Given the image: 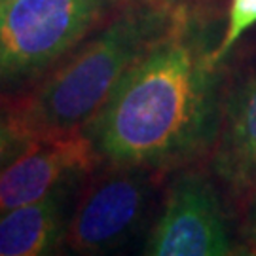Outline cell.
I'll list each match as a JSON object with an SVG mask.
<instances>
[{
    "label": "cell",
    "mask_w": 256,
    "mask_h": 256,
    "mask_svg": "<svg viewBox=\"0 0 256 256\" xmlns=\"http://www.w3.org/2000/svg\"><path fill=\"white\" fill-rule=\"evenodd\" d=\"M116 0H14L0 8V92L23 95L82 44Z\"/></svg>",
    "instance_id": "cell-3"
},
{
    "label": "cell",
    "mask_w": 256,
    "mask_h": 256,
    "mask_svg": "<svg viewBox=\"0 0 256 256\" xmlns=\"http://www.w3.org/2000/svg\"><path fill=\"white\" fill-rule=\"evenodd\" d=\"M214 174L200 164L167 174L164 196L142 252L150 256H228L239 241L220 198Z\"/></svg>",
    "instance_id": "cell-5"
},
{
    "label": "cell",
    "mask_w": 256,
    "mask_h": 256,
    "mask_svg": "<svg viewBox=\"0 0 256 256\" xmlns=\"http://www.w3.org/2000/svg\"><path fill=\"white\" fill-rule=\"evenodd\" d=\"M10 2H14V0H0V8H4V6H8Z\"/></svg>",
    "instance_id": "cell-13"
},
{
    "label": "cell",
    "mask_w": 256,
    "mask_h": 256,
    "mask_svg": "<svg viewBox=\"0 0 256 256\" xmlns=\"http://www.w3.org/2000/svg\"><path fill=\"white\" fill-rule=\"evenodd\" d=\"M216 23L182 18L120 80L80 131L97 164L171 173L210 158L224 106V64L212 61Z\"/></svg>",
    "instance_id": "cell-1"
},
{
    "label": "cell",
    "mask_w": 256,
    "mask_h": 256,
    "mask_svg": "<svg viewBox=\"0 0 256 256\" xmlns=\"http://www.w3.org/2000/svg\"><path fill=\"white\" fill-rule=\"evenodd\" d=\"M167 174L142 165L97 164L80 184L64 248L108 254L128 247L152 226Z\"/></svg>",
    "instance_id": "cell-4"
},
{
    "label": "cell",
    "mask_w": 256,
    "mask_h": 256,
    "mask_svg": "<svg viewBox=\"0 0 256 256\" xmlns=\"http://www.w3.org/2000/svg\"><path fill=\"white\" fill-rule=\"evenodd\" d=\"M256 25V0H228L226 27L212 50V61L216 64L226 63V57L250 27Z\"/></svg>",
    "instance_id": "cell-10"
},
{
    "label": "cell",
    "mask_w": 256,
    "mask_h": 256,
    "mask_svg": "<svg viewBox=\"0 0 256 256\" xmlns=\"http://www.w3.org/2000/svg\"><path fill=\"white\" fill-rule=\"evenodd\" d=\"M116 2H150L162 6L190 19L218 23V19L226 14L228 0H116Z\"/></svg>",
    "instance_id": "cell-11"
},
{
    "label": "cell",
    "mask_w": 256,
    "mask_h": 256,
    "mask_svg": "<svg viewBox=\"0 0 256 256\" xmlns=\"http://www.w3.org/2000/svg\"><path fill=\"white\" fill-rule=\"evenodd\" d=\"M36 138L23 122L18 95L0 92V173Z\"/></svg>",
    "instance_id": "cell-9"
},
{
    "label": "cell",
    "mask_w": 256,
    "mask_h": 256,
    "mask_svg": "<svg viewBox=\"0 0 256 256\" xmlns=\"http://www.w3.org/2000/svg\"><path fill=\"white\" fill-rule=\"evenodd\" d=\"M209 165L232 198L256 188V70L226 92Z\"/></svg>",
    "instance_id": "cell-7"
},
{
    "label": "cell",
    "mask_w": 256,
    "mask_h": 256,
    "mask_svg": "<svg viewBox=\"0 0 256 256\" xmlns=\"http://www.w3.org/2000/svg\"><path fill=\"white\" fill-rule=\"evenodd\" d=\"M182 18L150 2H118L82 44L18 95L27 129L34 137L80 133L129 68Z\"/></svg>",
    "instance_id": "cell-2"
},
{
    "label": "cell",
    "mask_w": 256,
    "mask_h": 256,
    "mask_svg": "<svg viewBox=\"0 0 256 256\" xmlns=\"http://www.w3.org/2000/svg\"><path fill=\"white\" fill-rule=\"evenodd\" d=\"M97 165L82 133L38 137L16 162L0 173V214L36 202L74 176Z\"/></svg>",
    "instance_id": "cell-6"
},
{
    "label": "cell",
    "mask_w": 256,
    "mask_h": 256,
    "mask_svg": "<svg viewBox=\"0 0 256 256\" xmlns=\"http://www.w3.org/2000/svg\"><path fill=\"white\" fill-rule=\"evenodd\" d=\"M86 174L66 180L36 202L2 212L0 256H42L64 248L74 202Z\"/></svg>",
    "instance_id": "cell-8"
},
{
    "label": "cell",
    "mask_w": 256,
    "mask_h": 256,
    "mask_svg": "<svg viewBox=\"0 0 256 256\" xmlns=\"http://www.w3.org/2000/svg\"><path fill=\"white\" fill-rule=\"evenodd\" d=\"M238 209V241L239 248L256 254V188L232 198Z\"/></svg>",
    "instance_id": "cell-12"
}]
</instances>
